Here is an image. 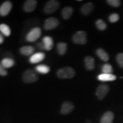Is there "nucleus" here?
Here are the masks:
<instances>
[{
	"label": "nucleus",
	"instance_id": "1",
	"mask_svg": "<svg viewBox=\"0 0 123 123\" xmlns=\"http://www.w3.org/2000/svg\"><path fill=\"white\" fill-rule=\"evenodd\" d=\"M56 74L61 79H71L75 75V71L71 67H66L59 69Z\"/></svg>",
	"mask_w": 123,
	"mask_h": 123
},
{
	"label": "nucleus",
	"instance_id": "2",
	"mask_svg": "<svg viewBox=\"0 0 123 123\" xmlns=\"http://www.w3.org/2000/svg\"><path fill=\"white\" fill-rule=\"evenodd\" d=\"M38 76L36 72L33 70H27L24 72L22 76V80L26 83H31L37 81Z\"/></svg>",
	"mask_w": 123,
	"mask_h": 123
},
{
	"label": "nucleus",
	"instance_id": "3",
	"mask_svg": "<svg viewBox=\"0 0 123 123\" xmlns=\"http://www.w3.org/2000/svg\"><path fill=\"white\" fill-rule=\"evenodd\" d=\"M60 3L59 1L55 0H51L47 1L44 7V13L47 14H51L55 13L59 9Z\"/></svg>",
	"mask_w": 123,
	"mask_h": 123
},
{
	"label": "nucleus",
	"instance_id": "4",
	"mask_svg": "<svg viewBox=\"0 0 123 123\" xmlns=\"http://www.w3.org/2000/svg\"><path fill=\"white\" fill-rule=\"evenodd\" d=\"M41 34L42 31L39 27H34L27 33L26 39L29 42H35L41 37Z\"/></svg>",
	"mask_w": 123,
	"mask_h": 123
},
{
	"label": "nucleus",
	"instance_id": "5",
	"mask_svg": "<svg viewBox=\"0 0 123 123\" xmlns=\"http://www.w3.org/2000/svg\"><path fill=\"white\" fill-rule=\"evenodd\" d=\"M73 41L76 44H86L87 42V34L84 31H78L73 35Z\"/></svg>",
	"mask_w": 123,
	"mask_h": 123
},
{
	"label": "nucleus",
	"instance_id": "6",
	"mask_svg": "<svg viewBox=\"0 0 123 123\" xmlns=\"http://www.w3.org/2000/svg\"><path fill=\"white\" fill-rule=\"evenodd\" d=\"M59 22L57 18L51 17L47 18L44 24V28L46 30H50L56 28L59 25Z\"/></svg>",
	"mask_w": 123,
	"mask_h": 123
},
{
	"label": "nucleus",
	"instance_id": "7",
	"mask_svg": "<svg viewBox=\"0 0 123 123\" xmlns=\"http://www.w3.org/2000/svg\"><path fill=\"white\" fill-rule=\"evenodd\" d=\"M110 91V87L106 84H102L99 86L96 90V95L98 99L101 100L105 98Z\"/></svg>",
	"mask_w": 123,
	"mask_h": 123
},
{
	"label": "nucleus",
	"instance_id": "8",
	"mask_svg": "<svg viewBox=\"0 0 123 123\" xmlns=\"http://www.w3.org/2000/svg\"><path fill=\"white\" fill-rule=\"evenodd\" d=\"M12 9V4L10 1H5L0 6V15L6 16L10 13Z\"/></svg>",
	"mask_w": 123,
	"mask_h": 123
},
{
	"label": "nucleus",
	"instance_id": "9",
	"mask_svg": "<svg viewBox=\"0 0 123 123\" xmlns=\"http://www.w3.org/2000/svg\"><path fill=\"white\" fill-rule=\"evenodd\" d=\"M37 5V1L35 0H28L26 1L24 5V10L25 12L27 13L33 12L36 9Z\"/></svg>",
	"mask_w": 123,
	"mask_h": 123
},
{
	"label": "nucleus",
	"instance_id": "10",
	"mask_svg": "<svg viewBox=\"0 0 123 123\" xmlns=\"http://www.w3.org/2000/svg\"><path fill=\"white\" fill-rule=\"evenodd\" d=\"M74 108V106L72 103L69 102V101H66L63 103L60 112L62 114L67 115L73 111Z\"/></svg>",
	"mask_w": 123,
	"mask_h": 123
},
{
	"label": "nucleus",
	"instance_id": "11",
	"mask_svg": "<svg viewBox=\"0 0 123 123\" xmlns=\"http://www.w3.org/2000/svg\"><path fill=\"white\" fill-rule=\"evenodd\" d=\"M45 58V54L43 53H37L33 54L30 56L29 62L31 63L35 64L41 62Z\"/></svg>",
	"mask_w": 123,
	"mask_h": 123
},
{
	"label": "nucleus",
	"instance_id": "12",
	"mask_svg": "<svg viewBox=\"0 0 123 123\" xmlns=\"http://www.w3.org/2000/svg\"><path fill=\"white\" fill-rule=\"evenodd\" d=\"M94 8V6L92 3L88 2L82 6L80 9L81 14L84 15H88L92 12Z\"/></svg>",
	"mask_w": 123,
	"mask_h": 123
},
{
	"label": "nucleus",
	"instance_id": "13",
	"mask_svg": "<svg viewBox=\"0 0 123 123\" xmlns=\"http://www.w3.org/2000/svg\"><path fill=\"white\" fill-rule=\"evenodd\" d=\"M42 43L44 46V50L49 51L51 50L54 46L53 40L51 37L49 36L44 37L42 39Z\"/></svg>",
	"mask_w": 123,
	"mask_h": 123
},
{
	"label": "nucleus",
	"instance_id": "14",
	"mask_svg": "<svg viewBox=\"0 0 123 123\" xmlns=\"http://www.w3.org/2000/svg\"><path fill=\"white\" fill-rule=\"evenodd\" d=\"M114 119V115L111 111L105 112L100 119V123H112Z\"/></svg>",
	"mask_w": 123,
	"mask_h": 123
},
{
	"label": "nucleus",
	"instance_id": "15",
	"mask_svg": "<svg viewBox=\"0 0 123 123\" xmlns=\"http://www.w3.org/2000/svg\"><path fill=\"white\" fill-rule=\"evenodd\" d=\"M35 51V49L34 47L31 46H25L22 47L20 49V53L25 56H30L33 55Z\"/></svg>",
	"mask_w": 123,
	"mask_h": 123
},
{
	"label": "nucleus",
	"instance_id": "16",
	"mask_svg": "<svg viewBox=\"0 0 123 123\" xmlns=\"http://www.w3.org/2000/svg\"><path fill=\"white\" fill-rule=\"evenodd\" d=\"M74 13V9L73 7L67 6L64 7L61 12V14L62 17L64 19H68Z\"/></svg>",
	"mask_w": 123,
	"mask_h": 123
},
{
	"label": "nucleus",
	"instance_id": "17",
	"mask_svg": "<svg viewBox=\"0 0 123 123\" xmlns=\"http://www.w3.org/2000/svg\"><path fill=\"white\" fill-rule=\"evenodd\" d=\"M85 67L87 70H92L95 68V59L92 56H87L84 59Z\"/></svg>",
	"mask_w": 123,
	"mask_h": 123
},
{
	"label": "nucleus",
	"instance_id": "18",
	"mask_svg": "<svg viewBox=\"0 0 123 123\" xmlns=\"http://www.w3.org/2000/svg\"><path fill=\"white\" fill-rule=\"evenodd\" d=\"M99 80L101 81H113L116 79V76L113 74H101L98 77Z\"/></svg>",
	"mask_w": 123,
	"mask_h": 123
},
{
	"label": "nucleus",
	"instance_id": "19",
	"mask_svg": "<svg viewBox=\"0 0 123 123\" xmlns=\"http://www.w3.org/2000/svg\"><path fill=\"white\" fill-rule=\"evenodd\" d=\"M96 54L100 59L104 62H107L110 59V56L108 53L103 49L99 48L96 50Z\"/></svg>",
	"mask_w": 123,
	"mask_h": 123
},
{
	"label": "nucleus",
	"instance_id": "20",
	"mask_svg": "<svg viewBox=\"0 0 123 123\" xmlns=\"http://www.w3.org/2000/svg\"><path fill=\"white\" fill-rule=\"evenodd\" d=\"M35 70L38 73L46 74L50 72V67L49 66L44 65V64H40L35 67Z\"/></svg>",
	"mask_w": 123,
	"mask_h": 123
},
{
	"label": "nucleus",
	"instance_id": "21",
	"mask_svg": "<svg viewBox=\"0 0 123 123\" xmlns=\"http://www.w3.org/2000/svg\"><path fill=\"white\" fill-rule=\"evenodd\" d=\"M0 32L6 37H9L11 34V30L10 27L8 25L4 24H0Z\"/></svg>",
	"mask_w": 123,
	"mask_h": 123
},
{
	"label": "nucleus",
	"instance_id": "22",
	"mask_svg": "<svg viewBox=\"0 0 123 123\" xmlns=\"http://www.w3.org/2000/svg\"><path fill=\"white\" fill-rule=\"evenodd\" d=\"M57 51L59 54L63 55L66 54L67 50V44L66 43L60 42L57 44Z\"/></svg>",
	"mask_w": 123,
	"mask_h": 123
},
{
	"label": "nucleus",
	"instance_id": "23",
	"mask_svg": "<svg viewBox=\"0 0 123 123\" xmlns=\"http://www.w3.org/2000/svg\"><path fill=\"white\" fill-rule=\"evenodd\" d=\"M14 61L10 58H4L1 61V64L4 66L5 68H10L14 65Z\"/></svg>",
	"mask_w": 123,
	"mask_h": 123
},
{
	"label": "nucleus",
	"instance_id": "24",
	"mask_svg": "<svg viewBox=\"0 0 123 123\" xmlns=\"http://www.w3.org/2000/svg\"><path fill=\"white\" fill-rule=\"evenodd\" d=\"M103 74H112L113 72V68L112 66L109 63L104 64L102 67Z\"/></svg>",
	"mask_w": 123,
	"mask_h": 123
},
{
	"label": "nucleus",
	"instance_id": "25",
	"mask_svg": "<svg viewBox=\"0 0 123 123\" xmlns=\"http://www.w3.org/2000/svg\"><path fill=\"white\" fill-rule=\"evenodd\" d=\"M96 25L100 30H104L107 28V24L102 19H98L96 22Z\"/></svg>",
	"mask_w": 123,
	"mask_h": 123
},
{
	"label": "nucleus",
	"instance_id": "26",
	"mask_svg": "<svg viewBox=\"0 0 123 123\" xmlns=\"http://www.w3.org/2000/svg\"><path fill=\"white\" fill-rule=\"evenodd\" d=\"M107 2L111 6L115 7L120 6L121 4L120 1H119V0H108Z\"/></svg>",
	"mask_w": 123,
	"mask_h": 123
},
{
	"label": "nucleus",
	"instance_id": "27",
	"mask_svg": "<svg viewBox=\"0 0 123 123\" xmlns=\"http://www.w3.org/2000/svg\"><path fill=\"white\" fill-rule=\"evenodd\" d=\"M119 15L116 13H113L109 17V21L112 23H115L117 22L119 19Z\"/></svg>",
	"mask_w": 123,
	"mask_h": 123
},
{
	"label": "nucleus",
	"instance_id": "28",
	"mask_svg": "<svg viewBox=\"0 0 123 123\" xmlns=\"http://www.w3.org/2000/svg\"><path fill=\"white\" fill-rule=\"evenodd\" d=\"M116 61L120 67L123 68V53H120L117 55Z\"/></svg>",
	"mask_w": 123,
	"mask_h": 123
},
{
	"label": "nucleus",
	"instance_id": "29",
	"mask_svg": "<svg viewBox=\"0 0 123 123\" xmlns=\"http://www.w3.org/2000/svg\"><path fill=\"white\" fill-rule=\"evenodd\" d=\"M7 74V71L6 68L0 63V75L1 76H6Z\"/></svg>",
	"mask_w": 123,
	"mask_h": 123
},
{
	"label": "nucleus",
	"instance_id": "30",
	"mask_svg": "<svg viewBox=\"0 0 123 123\" xmlns=\"http://www.w3.org/2000/svg\"><path fill=\"white\" fill-rule=\"evenodd\" d=\"M37 47L38 49H41V50H44V46H43V44L42 43H38L37 44Z\"/></svg>",
	"mask_w": 123,
	"mask_h": 123
},
{
	"label": "nucleus",
	"instance_id": "31",
	"mask_svg": "<svg viewBox=\"0 0 123 123\" xmlns=\"http://www.w3.org/2000/svg\"><path fill=\"white\" fill-rule=\"evenodd\" d=\"M4 41V38L2 34H0V44H2Z\"/></svg>",
	"mask_w": 123,
	"mask_h": 123
}]
</instances>
